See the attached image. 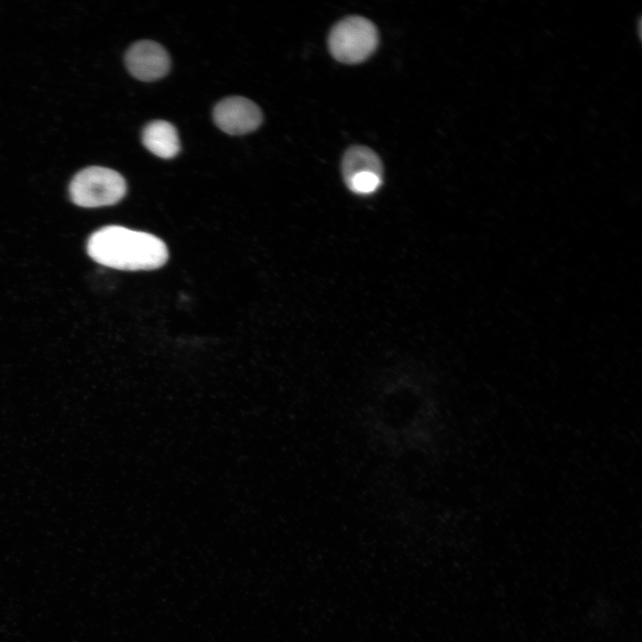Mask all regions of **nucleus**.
<instances>
[{"instance_id": "obj_1", "label": "nucleus", "mask_w": 642, "mask_h": 642, "mask_svg": "<svg viewBox=\"0 0 642 642\" xmlns=\"http://www.w3.org/2000/svg\"><path fill=\"white\" fill-rule=\"evenodd\" d=\"M95 262L121 270H149L163 266L169 251L157 236L121 226H107L93 233L86 244Z\"/></svg>"}, {"instance_id": "obj_2", "label": "nucleus", "mask_w": 642, "mask_h": 642, "mask_svg": "<svg viewBox=\"0 0 642 642\" xmlns=\"http://www.w3.org/2000/svg\"><path fill=\"white\" fill-rule=\"evenodd\" d=\"M127 192L123 177L109 168L92 166L78 172L72 178L69 193L76 205L96 208L113 205Z\"/></svg>"}, {"instance_id": "obj_3", "label": "nucleus", "mask_w": 642, "mask_h": 642, "mask_svg": "<svg viewBox=\"0 0 642 642\" xmlns=\"http://www.w3.org/2000/svg\"><path fill=\"white\" fill-rule=\"evenodd\" d=\"M378 45V32L372 21L350 16L336 23L328 37L333 57L343 63H358L368 58Z\"/></svg>"}, {"instance_id": "obj_4", "label": "nucleus", "mask_w": 642, "mask_h": 642, "mask_svg": "<svg viewBox=\"0 0 642 642\" xmlns=\"http://www.w3.org/2000/svg\"><path fill=\"white\" fill-rule=\"evenodd\" d=\"M216 125L229 135L254 131L262 122V112L251 100L231 96L218 103L213 111Z\"/></svg>"}, {"instance_id": "obj_5", "label": "nucleus", "mask_w": 642, "mask_h": 642, "mask_svg": "<svg viewBox=\"0 0 642 642\" xmlns=\"http://www.w3.org/2000/svg\"><path fill=\"white\" fill-rule=\"evenodd\" d=\"M125 62L131 75L142 81L159 79L167 74L170 67L167 51L151 40L133 44L127 51Z\"/></svg>"}, {"instance_id": "obj_6", "label": "nucleus", "mask_w": 642, "mask_h": 642, "mask_svg": "<svg viewBox=\"0 0 642 642\" xmlns=\"http://www.w3.org/2000/svg\"><path fill=\"white\" fill-rule=\"evenodd\" d=\"M144 145L154 155L170 159L179 152V138L176 128L166 120L148 123L142 134Z\"/></svg>"}, {"instance_id": "obj_7", "label": "nucleus", "mask_w": 642, "mask_h": 642, "mask_svg": "<svg viewBox=\"0 0 642 642\" xmlns=\"http://www.w3.org/2000/svg\"><path fill=\"white\" fill-rule=\"evenodd\" d=\"M383 165L379 156L370 148L355 145L346 151L342 162L343 179L361 174L383 176Z\"/></svg>"}]
</instances>
